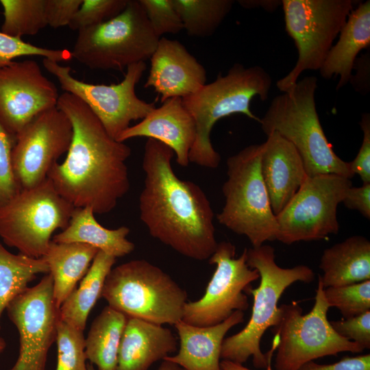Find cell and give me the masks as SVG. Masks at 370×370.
Returning a JSON list of instances; mask_svg holds the SVG:
<instances>
[{"instance_id":"19","label":"cell","mask_w":370,"mask_h":370,"mask_svg":"<svg viewBox=\"0 0 370 370\" xmlns=\"http://www.w3.org/2000/svg\"><path fill=\"white\" fill-rule=\"evenodd\" d=\"M195 136L194 119L184 107L182 98L172 97L155 108L140 122L127 127L116 140L124 143L135 137L158 140L173 150L179 165L186 167L190 163L189 151Z\"/></svg>"},{"instance_id":"9","label":"cell","mask_w":370,"mask_h":370,"mask_svg":"<svg viewBox=\"0 0 370 370\" xmlns=\"http://www.w3.org/2000/svg\"><path fill=\"white\" fill-rule=\"evenodd\" d=\"M329 308L319 276L314 304L308 314H303L302 308L295 301L279 306V318L272 328L278 341L275 370H299L319 358L344 352H363L365 349L360 345L334 330L327 317Z\"/></svg>"},{"instance_id":"10","label":"cell","mask_w":370,"mask_h":370,"mask_svg":"<svg viewBox=\"0 0 370 370\" xmlns=\"http://www.w3.org/2000/svg\"><path fill=\"white\" fill-rule=\"evenodd\" d=\"M75 208L47 178L35 187L22 189L0 208V237L21 254L40 258L53 233L67 227Z\"/></svg>"},{"instance_id":"43","label":"cell","mask_w":370,"mask_h":370,"mask_svg":"<svg viewBox=\"0 0 370 370\" xmlns=\"http://www.w3.org/2000/svg\"><path fill=\"white\" fill-rule=\"evenodd\" d=\"M356 67V75H352L349 82L356 91L368 92L369 90V53H365L356 60L354 68Z\"/></svg>"},{"instance_id":"39","label":"cell","mask_w":370,"mask_h":370,"mask_svg":"<svg viewBox=\"0 0 370 370\" xmlns=\"http://www.w3.org/2000/svg\"><path fill=\"white\" fill-rule=\"evenodd\" d=\"M363 138L356 158L349 162L353 173L358 174L362 184L370 183V114L363 113L360 122Z\"/></svg>"},{"instance_id":"13","label":"cell","mask_w":370,"mask_h":370,"mask_svg":"<svg viewBox=\"0 0 370 370\" xmlns=\"http://www.w3.org/2000/svg\"><path fill=\"white\" fill-rule=\"evenodd\" d=\"M42 64L65 92L76 96L91 110L115 140L132 121L143 119L156 108L154 103L139 99L135 91L147 68L145 62L128 66L123 80L109 85L81 81L72 75L70 66L47 58L42 59Z\"/></svg>"},{"instance_id":"16","label":"cell","mask_w":370,"mask_h":370,"mask_svg":"<svg viewBox=\"0 0 370 370\" xmlns=\"http://www.w3.org/2000/svg\"><path fill=\"white\" fill-rule=\"evenodd\" d=\"M72 136L69 119L57 107L40 113L16 134L12 160L21 189L35 187L47 179L58 160L69 150Z\"/></svg>"},{"instance_id":"2","label":"cell","mask_w":370,"mask_h":370,"mask_svg":"<svg viewBox=\"0 0 370 370\" xmlns=\"http://www.w3.org/2000/svg\"><path fill=\"white\" fill-rule=\"evenodd\" d=\"M173 155L165 144L147 140L140 219L152 237L177 253L199 261L208 260L218 244L214 212L199 186L175 174Z\"/></svg>"},{"instance_id":"33","label":"cell","mask_w":370,"mask_h":370,"mask_svg":"<svg viewBox=\"0 0 370 370\" xmlns=\"http://www.w3.org/2000/svg\"><path fill=\"white\" fill-rule=\"evenodd\" d=\"M330 307L336 308L345 319L370 310V280L349 285L324 288Z\"/></svg>"},{"instance_id":"48","label":"cell","mask_w":370,"mask_h":370,"mask_svg":"<svg viewBox=\"0 0 370 370\" xmlns=\"http://www.w3.org/2000/svg\"><path fill=\"white\" fill-rule=\"evenodd\" d=\"M87 370H96V369H94L92 366H88V369Z\"/></svg>"},{"instance_id":"22","label":"cell","mask_w":370,"mask_h":370,"mask_svg":"<svg viewBox=\"0 0 370 370\" xmlns=\"http://www.w3.org/2000/svg\"><path fill=\"white\" fill-rule=\"evenodd\" d=\"M177 349V341L169 328L128 317L121 339L116 370H148Z\"/></svg>"},{"instance_id":"38","label":"cell","mask_w":370,"mask_h":370,"mask_svg":"<svg viewBox=\"0 0 370 370\" xmlns=\"http://www.w3.org/2000/svg\"><path fill=\"white\" fill-rule=\"evenodd\" d=\"M330 322L341 337L358 343L364 349L370 348V310L350 319Z\"/></svg>"},{"instance_id":"42","label":"cell","mask_w":370,"mask_h":370,"mask_svg":"<svg viewBox=\"0 0 370 370\" xmlns=\"http://www.w3.org/2000/svg\"><path fill=\"white\" fill-rule=\"evenodd\" d=\"M342 203L352 210H356L367 219H370V183L360 187L351 186Z\"/></svg>"},{"instance_id":"44","label":"cell","mask_w":370,"mask_h":370,"mask_svg":"<svg viewBox=\"0 0 370 370\" xmlns=\"http://www.w3.org/2000/svg\"><path fill=\"white\" fill-rule=\"evenodd\" d=\"M238 2L245 8H258L260 7L269 12L274 11L280 5H282V1L279 0H240Z\"/></svg>"},{"instance_id":"32","label":"cell","mask_w":370,"mask_h":370,"mask_svg":"<svg viewBox=\"0 0 370 370\" xmlns=\"http://www.w3.org/2000/svg\"><path fill=\"white\" fill-rule=\"evenodd\" d=\"M84 331L59 320L57 325V364L55 370H87Z\"/></svg>"},{"instance_id":"4","label":"cell","mask_w":370,"mask_h":370,"mask_svg":"<svg viewBox=\"0 0 370 370\" xmlns=\"http://www.w3.org/2000/svg\"><path fill=\"white\" fill-rule=\"evenodd\" d=\"M271 75L260 66L245 67L235 63L225 75L206 84L195 93L182 97L184 107L193 116L196 127L195 142L189 151V162L216 169L221 156L210 140L214 125L233 114H243L260 123V119L250 110L254 97L265 101L271 87Z\"/></svg>"},{"instance_id":"28","label":"cell","mask_w":370,"mask_h":370,"mask_svg":"<svg viewBox=\"0 0 370 370\" xmlns=\"http://www.w3.org/2000/svg\"><path fill=\"white\" fill-rule=\"evenodd\" d=\"M127 318L106 306L92 321L85 338V352L97 370L117 369L119 348Z\"/></svg>"},{"instance_id":"6","label":"cell","mask_w":370,"mask_h":370,"mask_svg":"<svg viewBox=\"0 0 370 370\" xmlns=\"http://www.w3.org/2000/svg\"><path fill=\"white\" fill-rule=\"evenodd\" d=\"M101 297L127 317L158 325H174L182 320L187 293L167 273L144 259L112 269Z\"/></svg>"},{"instance_id":"1","label":"cell","mask_w":370,"mask_h":370,"mask_svg":"<svg viewBox=\"0 0 370 370\" xmlns=\"http://www.w3.org/2000/svg\"><path fill=\"white\" fill-rule=\"evenodd\" d=\"M56 107L69 119L73 136L65 160L53 166L47 178L75 208L108 213L130 189L126 162L131 148L112 138L76 96L63 92Z\"/></svg>"},{"instance_id":"29","label":"cell","mask_w":370,"mask_h":370,"mask_svg":"<svg viewBox=\"0 0 370 370\" xmlns=\"http://www.w3.org/2000/svg\"><path fill=\"white\" fill-rule=\"evenodd\" d=\"M49 272V267L42 258L12 254L0 242V321L10 302L25 291L37 275Z\"/></svg>"},{"instance_id":"5","label":"cell","mask_w":370,"mask_h":370,"mask_svg":"<svg viewBox=\"0 0 370 370\" xmlns=\"http://www.w3.org/2000/svg\"><path fill=\"white\" fill-rule=\"evenodd\" d=\"M317 81L305 77L274 97L260 119L262 130L267 135L277 132L295 147L308 176L336 174L351 180L349 162L334 153L321 125L314 99Z\"/></svg>"},{"instance_id":"25","label":"cell","mask_w":370,"mask_h":370,"mask_svg":"<svg viewBox=\"0 0 370 370\" xmlns=\"http://www.w3.org/2000/svg\"><path fill=\"white\" fill-rule=\"evenodd\" d=\"M130 232L126 226L108 229L99 223L92 208H75L67 227L52 241L86 244L116 258L130 254L135 248L127 238Z\"/></svg>"},{"instance_id":"30","label":"cell","mask_w":370,"mask_h":370,"mask_svg":"<svg viewBox=\"0 0 370 370\" xmlns=\"http://www.w3.org/2000/svg\"><path fill=\"white\" fill-rule=\"evenodd\" d=\"M232 0H173L189 36H212L232 10Z\"/></svg>"},{"instance_id":"24","label":"cell","mask_w":370,"mask_h":370,"mask_svg":"<svg viewBox=\"0 0 370 370\" xmlns=\"http://www.w3.org/2000/svg\"><path fill=\"white\" fill-rule=\"evenodd\" d=\"M319 275L323 288L349 285L370 280V241L361 235L352 236L325 249Z\"/></svg>"},{"instance_id":"18","label":"cell","mask_w":370,"mask_h":370,"mask_svg":"<svg viewBox=\"0 0 370 370\" xmlns=\"http://www.w3.org/2000/svg\"><path fill=\"white\" fill-rule=\"evenodd\" d=\"M150 60L144 87H153L162 103L192 95L206 84L205 68L177 40L160 38Z\"/></svg>"},{"instance_id":"20","label":"cell","mask_w":370,"mask_h":370,"mask_svg":"<svg viewBox=\"0 0 370 370\" xmlns=\"http://www.w3.org/2000/svg\"><path fill=\"white\" fill-rule=\"evenodd\" d=\"M261 144L260 171L271 208L278 215L308 177L295 147L277 132Z\"/></svg>"},{"instance_id":"31","label":"cell","mask_w":370,"mask_h":370,"mask_svg":"<svg viewBox=\"0 0 370 370\" xmlns=\"http://www.w3.org/2000/svg\"><path fill=\"white\" fill-rule=\"evenodd\" d=\"M3 9L1 32L12 37L33 36L48 26L46 0H0Z\"/></svg>"},{"instance_id":"26","label":"cell","mask_w":370,"mask_h":370,"mask_svg":"<svg viewBox=\"0 0 370 370\" xmlns=\"http://www.w3.org/2000/svg\"><path fill=\"white\" fill-rule=\"evenodd\" d=\"M98 251L96 247L84 243L51 241L42 258L49 267L53 298L59 308L86 275Z\"/></svg>"},{"instance_id":"41","label":"cell","mask_w":370,"mask_h":370,"mask_svg":"<svg viewBox=\"0 0 370 370\" xmlns=\"http://www.w3.org/2000/svg\"><path fill=\"white\" fill-rule=\"evenodd\" d=\"M299 370H370V354L344 357L330 365H321L310 361Z\"/></svg>"},{"instance_id":"45","label":"cell","mask_w":370,"mask_h":370,"mask_svg":"<svg viewBox=\"0 0 370 370\" xmlns=\"http://www.w3.org/2000/svg\"><path fill=\"white\" fill-rule=\"evenodd\" d=\"M270 360L265 370H273ZM220 366L222 370H252L244 367L242 364L234 362L227 360H223L220 362Z\"/></svg>"},{"instance_id":"12","label":"cell","mask_w":370,"mask_h":370,"mask_svg":"<svg viewBox=\"0 0 370 370\" xmlns=\"http://www.w3.org/2000/svg\"><path fill=\"white\" fill-rule=\"evenodd\" d=\"M352 186L336 174L308 176L298 191L276 215V240L286 245L319 241L339 230L337 207Z\"/></svg>"},{"instance_id":"40","label":"cell","mask_w":370,"mask_h":370,"mask_svg":"<svg viewBox=\"0 0 370 370\" xmlns=\"http://www.w3.org/2000/svg\"><path fill=\"white\" fill-rule=\"evenodd\" d=\"M83 0H46L48 25L58 28L69 25Z\"/></svg>"},{"instance_id":"11","label":"cell","mask_w":370,"mask_h":370,"mask_svg":"<svg viewBox=\"0 0 370 370\" xmlns=\"http://www.w3.org/2000/svg\"><path fill=\"white\" fill-rule=\"evenodd\" d=\"M358 1L282 0L286 30L295 44L298 58L276 86L284 92L305 71H319Z\"/></svg>"},{"instance_id":"15","label":"cell","mask_w":370,"mask_h":370,"mask_svg":"<svg viewBox=\"0 0 370 370\" xmlns=\"http://www.w3.org/2000/svg\"><path fill=\"white\" fill-rule=\"evenodd\" d=\"M59 309L49 273L10 302L5 310L18 332L20 343L17 360L10 370L45 369L49 349L56 339Z\"/></svg>"},{"instance_id":"35","label":"cell","mask_w":370,"mask_h":370,"mask_svg":"<svg viewBox=\"0 0 370 370\" xmlns=\"http://www.w3.org/2000/svg\"><path fill=\"white\" fill-rule=\"evenodd\" d=\"M127 0H83L68 25L79 31L106 22L120 14Z\"/></svg>"},{"instance_id":"21","label":"cell","mask_w":370,"mask_h":370,"mask_svg":"<svg viewBox=\"0 0 370 370\" xmlns=\"http://www.w3.org/2000/svg\"><path fill=\"white\" fill-rule=\"evenodd\" d=\"M243 321L244 312L240 310L210 326H196L180 320L174 325L180 339L179 350L163 360L176 364L182 370H222L220 358L224 337Z\"/></svg>"},{"instance_id":"46","label":"cell","mask_w":370,"mask_h":370,"mask_svg":"<svg viewBox=\"0 0 370 370\" xmlns=\"http://www.w3.org/2000/svg\"><path fill=\"white\" fill-rule=\"evenodd\" d=\"M158 370H182L178 365L163 360Z\"/></svg>"},{"instance_id":"8","label":"cell","mask_w":370,"mask_h":370,"mask_svg":"<svg viewBox=\"0 0 370 370\" xmlns=\"http://www.w3.org/2000/svg\"><path fill=\"white\" fill-rule=\"evenodd\" d=\"M158 38L138 0L112 18L78 31L72 58L90 69L122 70L149 59Z\"/></svg>"},{"instance_id":"47","label":"cell","mask_w":370,"mask_h":370,"mask_svg":"<svg viewBox=\"0 0 370 370\" xmlns=\"http://www.w3.org/2000/svg\"><path fill=\"white\" fill-rule=\"evenodd\" d=\"M6 347V343L4 339L0 337V354L4 351Z\"/></svg>"},{"instance_id":"36","label":"cell","mask_w":370,"mask_h":370,"mask_svg":"<svg viewBox=\"0 0 370 370\" xmlns=\"http://www.w3.org/2000/svg\"><path fill=\"white\" fill-rule=\"evenodd\" d=\"M149 25L158 38L166 34H177L184 27L173 0H138Z\"/></svg>"},{"instance_id":"23","label":"cell","mask_w":370,"mask_h":370,"mask_svg":"<svg viewBox=\"0 0 370 370\" xmlns=\"http://www.w3.org/2000/svg\"><path fill=\"white\" fill-rule=\"evenodd\" d=\"M338 36L319 70L321 77L327 79L339 76L336 90L349 82L358 54L369 47V0L358 3L349 14Z\"/></svg>"},{"instance_id":"14","label":"cell","mask_w":370,"mask_h":370,"mask_svg":"<svg viewBox=\"0 0 370 370\" xmlns=\"http://www.w3.org/2000/svg\"><path fill=\"white\" fill-rule=\"evenodd\" d=\"M216 266L204 295L194 301H187L182 320L196 326H210L227 319L234 311L249 308L246 289L258 279L257 270L247 264V248L236 258V247L228 241L218 243L208 259Z\"/></svg>"},{"instance_id":"37","label":"cell","mask_w":370,"mask_h":370,"mask_svg":"<svg viewBox=\"0 0 370 370\" xmlns=\"http://www.w3.org/2000/svg\"><path fill=\"white\" fill-rule=\"evenodd\" d=\"M15 139L0 123V208L22 190L12 166V153Z\"/></svg>"},{"instance_id":"27","label":"cell","mask_w":370,"mask_h":370,"mask_svg":"<svg viewBox=\"0 0 370 370\" xmlns=\"http://www.w3.org/2000/svg\"><path fill=\"white\" fill-rule=\"evenodd\" d=\"M116 258L99 251L79 286L59 309L60 319L84 331L90 312L101 297L103 285Z\"/></svg>"},{"instance_id":"17","label":"cell","mask_w":370,"mask_h":370,"mask_svg":"<svg viewBox=\"0 0 370 370\" xmlns=\"http://www.w3.org/2000/svg\"><path fill=\"white\" fill-rule=\"evenodd\" d=\"M59 96L37 62H13L0 69V123L16 136L36 116L56 107Z\"/></svg>"},{"instance_id":"3","label":"cell","mask_w":370,"mask_h":370,"mask_svg":"<svg viewBox=\"0 0 370 370\" xmlns=\"http://www.w3.org/2000/svg\"><path fill=\"white\" fill-rule=\"evenodd\" d=\"M247 264L257 270L260 275L258 287H248L245 293L254 298L252 312L246 326L239 332L224 338L221 358L243 364L251 357L253 365L259 369H266L278 347L273 338L271 349L263 354L260 341L265 331L273 328L279 318L278 301L285 290L296 282L310 283L315 274L309 267L304 264L291 268H282L275 262V249L270 245L247 249Z\"/></svg>"},{"instance_id":"34","label":"cell","mask_w":370,"mask_h":370,"mask_svg":"<svg viewBox=\"0 0 370 370\" xmlns=\"http://www.w3.org/2000/svg\"><path fill=\"white\" fill-rule=\"evenodd\" d=\"M37 56L58 62L70 60L71 51L66 49H51L25 42L0 31V69L10 64L13 60L22 56Z\"/></svg>"},{"instance_id":"7","label":"cell","mask_w":370,"mask_h":370,"mask_svg":"<svg viewBox=\"0 0 370 370\" xmlns=\"http://www.w3.org/2000/svg\"><path fill=\"white\" fill-rule=\"evenodd\" d=\"M261 145H251L230 156L222 186L225 204L219 223L246 236L253 247L276 240L278 223L260 171Z\"/></svg>"}]
</instances>
